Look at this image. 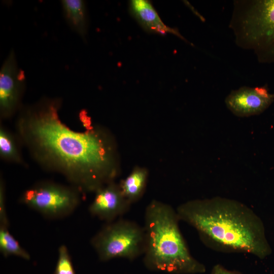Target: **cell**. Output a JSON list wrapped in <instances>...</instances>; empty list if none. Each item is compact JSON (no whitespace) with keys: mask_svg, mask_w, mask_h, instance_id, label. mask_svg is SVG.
<instances>
[{"mask_svg":"<svg viewBox=\"0 0 274 274\" xmlns=\"http://www.w3.org/2000/svg\"><path fill=\"white\" fill-rule=\"evenodd\" d=\"M58 100L44 99L21 113L17 129L44 167L62 174L81 192H94L120 173L116 141L104 128L75 131L60 119Z\"/></svg>","mask_w":274,"mask_h":274,"instance_id":"6da1fadb","label":"cell"},{"mask_svg":"<svg viewBox=\"0 0 274 274\" xmlns=\"http://www.w3.org/2000/svg\"><path fill=\"white\" fill-rule=\"evenodd\" d=\"M180 221L194 228L208 247L264 259L272 253L261 219L245 204L224 197L196 199L179 205Z\"/></svg>","mask_w":274,"mask_h":274,"instance_id":"7a4b0ae2","label":"cell"},{"mask_svg":"<svg viewBox=\"0 0 274 274\" xmlns=\"http://www.w3.org/2000/svg\"><path fill=\"white\" fill-rule=\"evenodd\" d=\"M176 210L152 200L146 207L144 228L145 248L143 261L151 270L172 274H199L204 265L193 257L180 229Z\"/></svg>","mask_w":274,"mask_h":274,"instance_id":"3957f363","label":"cell"},{"mask_svg":"<svg viewBox=\"0 0 274 274\" xmlns=\"http://www.w3.org/2000/svg\"><path fill=\"white\" fill-rule=\"evenodd\" d=\"M229 27L238 46L274 63V0L235 1Z\"/></svg>","mask_w":274,"mask_h":274,"instance_id":"277c9868","label":"cell"},{"mask_svg":"<svg viewBox=\"0 0 274 274\" xmlns=\"http://www.w3.org/2000/svg\"><path fill=\"white\" fill-rule=\"evenodd\" d=\"M100 260L123 258L133 260L143 255L145 232L143 226L122 218L107 223L91 239Z\"/></svg>","mask_w":274,"mask_h":274,"instance_id":"5b68a950","label":"cell"},{"mask_svg":"<svg viewBox=\"0 0 274 274\" xmlns=\"http://www.w3.org/2000/svg\"><path fill=\"white\" fill-rule=\"evenodd\" d=\"M81 192L73 186L43 182L26 189L19 202L47 218H61L71 215L78 207Z\"/></svg>","mask_w":274,"mask_h":274,"instance_id":"8992f818","label":"cell"},{"mask_svg":"<svg viewBox=\"0 0 274 274\" xmlns=\"http://www.w3.org/2000/svg\"><path fill=\"white\" fill-rule=\"evenodd\" d=\"M25 76L18 68L13 51L4 62L0 72V114L11 117L18 109L24 86Z\"/></svg>","mask_w":274,"mask_h":274,"instance_id":"52a82bcc","label":"cell"},{"mask_svg":"<svg viewBox=\"0 0 274 274\" xmlns=\"http://www.w3.org/2000/svg\"><path fill=\"white\" fill-rule=\"evenodd\" d=\"M131 204L122 194L119 183L114 181L95 191L89 212L91 215L109 223L128 212Z\"/></svg>","mask_w":274,"mask_h":274,"instance_id":"ba28073f","label":"cell"},{"mask_svg":"<svg viewBox=\"0 0 274 274\" xmlns=\"http://www.w3.org/2000/svg\"><path fill=\"white\" fill-rule=\"evenodd\" d=\"M273 100L274 94H270L264 87H242L232 91L226 97L225 103L234 115L248 117L263 112Z\"/></svg>","mask_w":274,"mask_h":274,"instance_id":"9c48e42d","label":"cell"},{"mask_svg":"<svg viewBox=\"0 0 274 274\" xmlns=\"http://www.w3.org/2000/svg\"><path fill=\"white\" fill-rule=\"evenodd\" d=\"M130 8L133 16L146 30L162 35L172 33L184 39L177 30L164 24L149 2L145 0L131 1Z\"/></svg>","mask_w":274,"mask_h":274,"instance_id":"30bf717a","label":"cell"},{"mask_svg":"<svg viewBox=\"0 0 274 274\" xmlns=\"http://www.w3.org/2000/svg\"><path fill=\"white\" fill-rule=\"evenodd\" d=\"M148 175V171L146 168L136 166L119 183L122 194L131 204L139 200L143 195Z\"/></svg>","mask_w":274,"mask_h":274,"instance_id":"8fae6325","label":"cell"},{"mask_svg":"<svg viewBox=\"0 0 274 274\" xmlns=\"http://www.w3.org/2000/svg\"><path fill=\"white\" fill-rule=\"evenodd\" d=\"M61 4L67 23L78 34L84 36L87 28L85 2L81 0H63Z\"/></svg>","mask_w":274,"mask_h":274,"instance_id":"7c38bea8","label":"cell"},{"mask_svg":"<svg viewBox=\"0 0 274 274\" xmlns=\"http://www.w3.org/2000/svg\"><path fill=\"white\" fill-rule=\"evenodd\" d=\"M0 156L3 159L11 162H23L15 137L2 125L0 127Z\"/></svg>","mask_w":274,"mask_h":274,"instance_id":"4fadbf2b","label":"cell"},{"mask_svg":"<svg viewBox=\"0 0 274 274\" xmlns=\"http://www.w3.org/2000/svg\"><path fill=\"white\" fill-rule=\"evenodd\" d=\"M0 251L7 257L14 255L25 260H29V254L9 232L8 227H0Z\"/></svg>","mask_w":274,"mask_h":274,"instance_id":"5bb4252c","label":"cell"},{"mask_svg":"<svg viewBox=\"0 0 274 274\" xmlns=\"http://www.w3.org/2000/svg\"><path fill=\"white\" fill-rule=\"evenodd\" d=\"M54 274H76L68 249L64 245L58 248V260Z\"/></svg>","mask_w":274,"mask_h":274,"instance_id":"9a60e30c","label":"cell"},{"mask_svg":"<svg viewBox=\"0 0 274 274\" xmlns=\"http://www.w3.org/2000/svg\"><path fill=\"white\" fill-rule=\"evenodd\" d=\"M6 196L4 183L2 179L0 182V227H9V220L7 216Z\"/></svg>","mask_w":274,"mask_h":274,"instance_id":"2e32d148","label":"cell"},{"mask_svg":"<svg viewBox=\"0 0 274 274\" xmlns=\"http://www.w3.org/2000/svg\"><path fill=\"white\" fill-rule=\"evenodd\" d=\"M210 274H242L241 272L235 271L230 270L226 269L223 266L220 264L215 265Z\"/></svg>","mask_w":274,"mask_h":274,"instance_id":"e0dca14e","label":"cell"}]
</instances>
